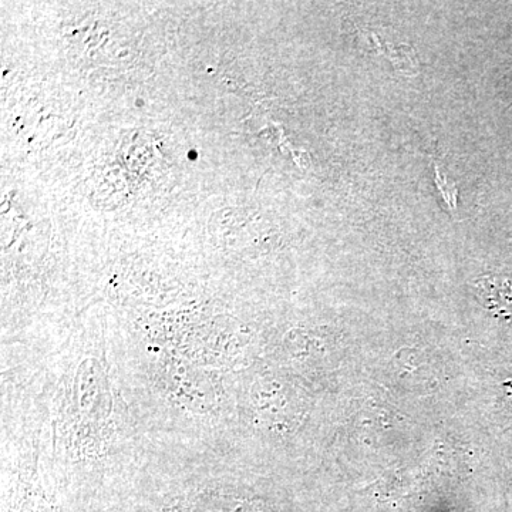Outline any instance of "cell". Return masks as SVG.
<instances>
[{
    "label": "cell",
    "mask_w": 512,
    "mask_h": 512,
    "mask_svg": "<svg viewBox=\"0 0 512 512\" xmlns=\"http://www.w3.org/2000/svg\"><path fill=\"white\" fill-rule=\"evenodd\" d=\"M22 512H59L42 491L29 490L22 504Z\"/></svg>",
    "instance_id": "6da1fadb"
}]
</instances>
